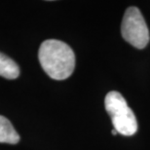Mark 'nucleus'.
I'll use <instances>...</instances> for the list:
<instances>
[{
    "label": "nucleus",
    "instance_id": "20e7f679",
    "mask_svg": "<svg viewBox=\"0 0 150 150\" xmlns=\"http://www.w3.org/2000/svg\"><path fill=\"white\" fill-rule=\"evenodd\" d=\"M19 140L20 137L11 122L4 116L0 115V142L16 144Z\"/></svg>",
    "mask_w": 150,
    "mask_h": 150
},
{
    "label": "nucleus",
    "instance_id": "39448f33",
    "mask_svg": "<svg viewBox=\"0 0 150 150\" xmlns=\"http://www.w3.org/2000/svg\"><path fill=\"white\" fill-rule=\"evenodd\" d=\"M20 69L13 59L0 53V76L6 79H16L19 77Z\"/></svg>",
    "mask_w": 150,
    "mask_h": 150
},
{
    "label": "nucleus",
    "instance_id": "423d86ee",
    "mask_svg": "<svg viewBox=\"0 0 150 150\" xmlns=\"http://www.w3.org/2000/svg\"><path fill=\"white\" fill-rule=\"evenodd\" d=\"M118 134V132H117L115 129H113V130H112V134H114V136H115V134Z\"/></svg>",
    "mask_w": 150,
    "mask_h": 150
},
{
    "label": "nucleus",
    "instance_id": "f03ea898",
    "mask_svg": "<svg viewBox=\"0 0 150 150\" xmlns=\"http://www.w3.org/2000/svg\"><path fill=\"white\" fill-rule=\"evenodd\" d=\"M104 104L114 129L118 134L131 137L137 133V122L134 113L128 106L124 97L119 92H109L105 97Z\"/></svg>",
    "mask_w": 150,
    "mask_h": 150
},
{
    "label": "nucleus",
    "instance_id": "f257e3e1",
    "mask_svg": "<svg viewBox=\"0 0 150 150\" xmlns=\"http://www.w3.org/2000/svg\"><path fill=\"white\" fill-rule=\"evenodd\" d=\"M43 70L55 80H64L72 74L75 67V55L67 43L49 39L41 44L38 52Z\"/></svg>",
    "mask_w": 150,
    "mask_h": 150
},
{
    "label": "nucleus",
    "instance_id": "7ed1b4c3",
    "mask_svg": "<svg viewBox=\"0 0 150 150\" xmlns=\"http://www.w3.org/2000/svg\"><path fill=\"white\" fill-rule=\"evenodd\" d=\"M123 38L137 49H143L148 44L149 30L142 13L137 7H129L121 25Z\"/></svg>",
    "mask_w": 150,
    "mask_h": 150
}]
</instances>
